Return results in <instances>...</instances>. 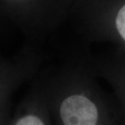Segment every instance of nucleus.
<instances>
[{"label":"nucleus","mask_w":125,"mask_h":125,"mask_svg":"<svg viewBox=\"0 0 125 125\" xmlns=\"http://www.w3.org/2000/svg\"><path fill=\"white\" fill-rule=\"evenodd\" d=\"M15 125H44V123L37 116L27 115L25 117H23V118L19 119Z\"/></svg>","instance_id":"obj_3"},{"label":"nucleus","mask_w":125,"mask_h":125,"mask_svg":"<svg viewBox=\"0 0 125 125\" xmlns=\"http://www.w3.org/2000/svg\"><path fill=\"white\" fill-rule=\"evenodd\" d=\"M116 27L122 39L125 41V4L121 7L116 17Z\"/></svg>","instance_id":"obj_2"},{"label":"nucleus","mask_w":125,"mask_h":125,"mask_svg":"<svg viewBox=\"0 0 125 125\" xmlns=\"http://www.w3.org/2000/svg\"><path fill=\"white\" fill-rule=\"evenodd\" d=\"M60 114L65 125H96L98 109L83 95H71L61 104Z\"/></svg>","instance_id":"obj_1"}]
</instances>
